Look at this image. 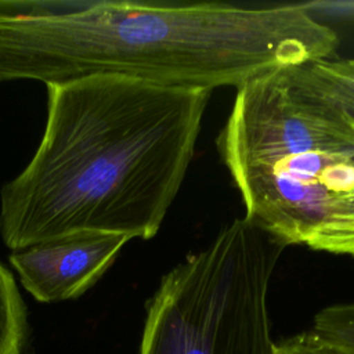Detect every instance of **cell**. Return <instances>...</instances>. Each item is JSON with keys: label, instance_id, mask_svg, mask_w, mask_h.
<instances>
[{"label": "cell", "instance_id": "cell-1", "mask_svg": "<svg viewBox=\"0 0 354 354\" xmlns=\"http://www.w3.org/2000/svg\"><path fill=\"white\" fill-rule=\"evenodd\" d=\"M46 87L39 147L0 191L6 246L94 232L155 236L194 158L212 91L122 75Z\"/></svg>", "mask_w": 354, "mask_h": 354}, {"label": "cell", "instance_id": "cell-2", "mask_svg": "<svg viewBox=\"0 0 354 354\" xmlns=\"http://www.w3.org/2000/svg\"><path fill=\"white\" fill-rule=\"evenodd\" d=\"M216 147L245 217L286 246L306 245L354 188V113L297 91L283 71L236 88Z\"/></svg>", "mask_w": 354, "mask_h": 354}, {"label": "cell", "instance_id": "cell-3", "mask_svg": "<svg viewBox=\"0 0 354 354\" xmlns=\"http://www.w3.org/2000/svg\"><path fill=\"white\" fill-rule=\"evenodd\" d=\"M286 245L245 216L166 272L138 354H274L268 292Z\"/></svg>", "mask_w": 354, "mask_h": 354}, {"label": "cell", "instance_id": "cell-4", "mask_svg": "<svg viewBox=\"0 0 354 354\" xmlns=\"http://www.w3.org/2000/svg\"><path fill=\"white\" fill-rule=\"evenodd\" d=\"M129 241L119 234H75L12 250L10 263L37 301L58 303L90 289Z\"/></svg>", "mask_w": 354, "mask_h": 354}, {"label": "cell", "instance_id": "cell-5", "mask_svg": "<svg viewBox=\"0 0 354 354\" xmlns=\"http://www.w3.org/2000/svg\"><path fill=\"white\" fill-rule=\"evenodd\" d=\"M297 91L337 104L354 113V59H321L283 71Z\"/></svg>", "mask_w": 354, "mask_h": 354}, {"label": "cell", "instance_id": "cell-6", "mask_svg": "<svg viewBox=\"0 0 354 354\" xmlns=\"http://www.w3.org/2000/svg\"><path fill=\"white\" fill-rule=\"evenodd\" d=\"M306 245L314 250L354 257V188L330 203Z\"/></svg>", "mask_w": 354, "mask_h": 354}, {"label": "cell", "instance_id": "cell-7", "mask_svg": "<svg viewBox=\"0 0 354 354\" xmlns=\"http://www.w3.org/2000/svg\"><path fill=\"white\" fill-rule=\"evenodd\" d=\"M26 329L24 300L12 274L0 261V354H21Z\"/></svg>", "mask_w": 354, "mask_h": 354}, {"label": "cell", "instance_id": "cell-8", "mask_svg": "<svg viewBox=\"0 0 354 354\" xmlns=\"http://www.w3.org/2000/svg\"><path fill=\"white\" fill-rule=\"evenodd\" d=\"M311 330L329 342L354 350V301L319 310L314 315Z\"/></svg>", "mask_w": 354, "mask_h": 354}, {"label": "cell", "instance_id": "cell-9", "mask_svg": "<svg viewBox=\"0 0 354 354\" xmlns=\"http://www.w3.org/2000/svg\"><path fill=\"white\" fill-rule=\"evenodd\" d=\"M274 354H354V350L329 342L308 329L275 342Z\"/></svg>", "mask_w": 354, "mask_h": 354}, {"label": "cell", "instance_id": "cell-10", "mask_svg": "<svg viewBox=\"0 0 354 354\" xmlns=\"http://www.w3.org/2000/svg\"><path fill=\"white\" fill-rule=\"evenodd\" d=\"M303 7L315 18L329 17L354 21V1H307Z\"/></svg>", "mask_w": 354, "mask_h": 354}]
</instances>
